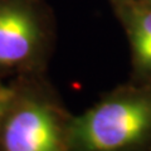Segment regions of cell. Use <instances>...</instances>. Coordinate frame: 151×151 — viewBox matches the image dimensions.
Here are the masks:
<instances>
[{
	"instance_id": "cell-1",
	"label": "cell",
	"mask_w": 151,
	"mask_h": 151,
	"mask_svg": "<svg viewBox=\"0 0 151 151\" xmlns=\"http://www.w3.org/2000/svg\"><path fill=\"white\" fill-rule=\"evenodd\" d=\"M72 151L151 150V88H121L69 126Z\"/></svg>"
},
{
	"instance_id": "cell-2",
	"label": "cell",
	"mask_w": 151,
	"mask_h": 151,
	"mask_svg": "<svg viewBox=\"0 0 151 151\" xmlns=\"http://www.w3.org/2000/svg\"><path fill=\"white\" fill-rule=\"evenodd\" d=\"M0 125V151H72V116L33 74L12 83Z\"/></svg>"
},
{
	"instance_id": "cell-3",
	"label": "cell",
	"mask_w": 151,
	"mask_h": 151,
	"mask_svg": "<svg viewBox=\"0 0 151 151\" xmlns=\"http://www.w3.org/2000/svg\"><path fill=\"white\" fill-rule=\"evenodd\" d=\"M45 40L43 18L32 0H0V79L33 74Z\"/></svg>"
},
{
	"instance_id": "cell-4",
	"label": "cell",
	"mask_w": 151,
	"mask_h": 151,
	"mask_svg": "<svg viewBox=\"0 0 151 151\" xmlns=\"http://www.w3.org/2000/svg\"><path fill=\"white\" fill-rule=\"evenodd\" d=\"M131 42L139 68L151 76V9H141L134 14Z\"/></svg>"
},
{
	"instance_id": "cell-5",
	"label": "cell",
	"mask_w": 151,
	"mask_h": 151,
	"mask_svg": "<svg viewBox=\"0 0 151 151\" xmlns=\"http://www.w3.org/2000/svg\"><path fill=\"white\" fill-rule=\"evenodd\" d=\"M13 96V86L12 83L5 84L0 79V112L4 111L8 106L9 101Z\"/></svg>"
},
{
	"instance_id": "cell-6",
	"label": "cell",
	"mask_w": 151,
	"mask_h": 151,
	"mask_svg": "<svg viewBox=\"0 0 151 151\" xmlns=\"http://www.w3.org/2000/svg\"><path fill=\"white\" fill-rule=\"evenodd\" d=\"M5 111V110H4ZM4 111H1L0 112V125H1V119H3V115H4Z\"/></svg>"
}]
</instances>
